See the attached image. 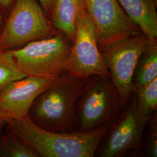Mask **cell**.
Segmentation results:
<instances>
[{
	"mask_svg": "<svg viewBox=\"0 0 157 157\" xmlns=\"http://www.w3.org/2000/svg\"><path fill=\"white\" fill-rule=\"evenodd\" d=\"M54 80L26 76L12 82L0 93V108L8 119L28 116L36 98Z\"/></svg>",
	"mask_w": 157,
	"mask_h": 157,
	"instance_id": "30bf717a",
	"label": "cell"
},
{
	"mask_svg": "<svg viewBox=\"0 0 157 157\" xmlns=\"http://www.w3.org/2000/svg\"><path fill=\"white\" fill-rule=\"evenodd\" d=\"M149 122L151 123L147 145V152L149 156L157 157V113L150 117Z\"/></svg>",
	"mask_w": 157,
	"mask_h": 157,
	"instance_id": "e0dca14e",
	"label": "cell"
},
{
	"mask_svg": "<svg viewBox=\"0 0 157 157\" xmlns=\"http://www.w3.org/2000/svg\"><path fill=\"white\" fill-rule=\"evenodd\" d=\"M151 40L144 34L129 36L101 50L105 67L118 91L122 108L126 107L135 93L132 79L137 62Z\"/></svg>",
	"mask_w": 157,
	"mask_h": 157,
	"instance_id": "52a82bcc",
	"label": "cell"
},
{
	"mask_svg": "<svg viewBox=\"0 0 157 157\" xmlns=\"http://www.w3.org/2000/svg\"><path fill=\"white\" fill-rule=\"evenodd\" d=\"M58 33L38 0H17L6 17L0 36V50H15Z\"/></svg>",
	"mask_w": 157,
	"mask_h": 157,
	"instance_id": "277c9868",
	"label": "cell"
},
{
	"mask_svg": "<svg viewBox=\"0 0 157 157\" xmlns=\"http://www.w3.org/2000/svg\"><path fill=\"white\" fill-rule=\"evenodd\" d=\"M130 20L151 41L157 40L156 0H117Z\"/></svg>",
	"mask_w": 157,
	"mask_h": 157,
	"instance_id": "8fae6325",
	"label": "cell"
},
{
	"mask_svg": "<svg viewBox=\"0 0 157 157\" xmlns=\"http://www.w3.org/2000/svg\"><path fill=\"white\" fill-rule=\"evenodd\" d=\"M38 1H39L40 5L41 6L43 9L44 10V11H45L46 14L48 16L53 0H38Z\"/></svg>",
	"mask_w": 157,
	"mask_h": 157,
	"instance_id": "d6986e66",
	"label": "cell"
},
{
	"mask_svg": "<svg viewBox=\"0 0 157 157\" xmlns=\"http://www.w3.org/2000/svg\"><path fill=\"white\" fill-rule=\"evenodd\" d=\"M121 108L119 94L111 78L91 76L85 80L77 103L79 130L88 132L112 122L118 117Z\"/></svg>",
	"mask_w": 157,
	"mask_h": 157,
	"instance_id": "5b68a950",
	"label": "cell"
},
{
	"mask_svg": "<svg viewBox=\"0 0 157 157\" xmlns=\"http://www.w3.org/2000/svg\"><path fill=\"white\" fill-rule=\"evenodd\" d=\"M156 78H157V40L151 41L146 46L137 62L132 79L135 92Z\"/></svg>",
	"mask_w": 157,
	"mask_h": 157,
	"instance_id": "4fadbf2b",
	"label": "cell"
},
{
	"mask_svg": "<svg viewBox=\"0 0 157 157\" xmlns=\"http://www.w3.org/2000/svg\"><path fill=\"white\" fill-rule=\"evenodd\" d=\"M111 122L88 132H53L36 125L28 116L8 119L5 128L36 152L39 157H92L101 144Z\"/></svg>",
	"mask_w": 157,
	"mask_h": 157,
	"instance_id": "6da1fadb",
	"label": "cell"
},
{
	"mask_svg": "<svg viewBox=\"0 0 157 157\" xmlns=\"http://www.w3.org/2000/svg\"><path fill=\"white\" fill-rule=\"evenodd\" d=\"M84 84V80L67 72L62 74L37 96L30 109L29 118L36 125L48 131H78L76 106Z\"/></svg>",
	"mask_w": 157,
	"mask_h": 157,
	"instance_id": "7a4b0ae2",
	"label": "cell"
},
{
	"mask_svg": "<svg viewBox=\"0 0 157 157\" xmlns=\"http://www.w3.org/2000/svg\"><path fill=\"white\" fill-rule=\"evenodd\" d=\"M95 26L101 51L118 40L143 33L132 22L117 0H84Z\"/></svg>",
	"mask_w": 157,
	"mask_h": 157,
	"instance_id": "ba28073f",
	"label": "cell"
},
{
	"mask_svg": "<svg viewBox=\"0 0 157 157\" xmlns=\"http://www.w3.org/2000/svg\"><path fill=\"white\" fill-rule=\"evenodd\" d=\"M84 0H53L48 17L55 28L73 43L78 10Z\"/></svg>",
	"mask_w": 157,
	"mask_h": 157,
	"instance_id": "7c38bea8",
	"label": "cell"
},
{
	"mask_svg": "<svg viewBox=\"0 0 157 157\" xmlns=\"http://www.w3.org/2000/svg\"><path fill=\"white\" fill-rule=\"evenodd\" d=\"M17 0H0V11L6 17L11 11Z\"/></svg>",
	"mask_w": 157,
	"mask_h": 157,
	"instance_id": "ac0fdd59",
	"label": "cell"
},
{
	"mask_svg": "<svg viewBox=\"0 0 157 157\" xmlns=\"http://www.w3.org/2000/svg\"><path fill=\"white\" fill-rule=\"evenodd\" d=\"M136 104L143 116H151L157 107V78L136 90Z\"/></svg>",
	"mask_w": 157,
	"mask_h": 157,
	"instance_id": "9a60e30c",
	"label": "cell"
},
{
	"mask_svg": "<svg viewBox=\"0 0 157 157\" xmlns=\"http://www.w3.org/2000/svg\"><path fill=\"white\" fill-rule=\"evenodd\" d=\"M25 76L10 54L0 50V93L12 82Z\"/></svg>",
	"mask_w": 157,
	"mask_h": 157,
	"instance_id": "2e32d148",
	"label": "cell"
},
{
	"mask_svg": "<svg viewBox=\"0 0 157 157\" xmlns=\"http://www.w3.org/2000/svg\"><path fill=\"white\" fill-rule=\"evenodd\" d=\"M114 122L104 137L100 148L102 157H122L131 150L139 151L142 137L151 116L139 112L136 98Z\"/></svg>",
	"mask_w": 157,
	"mask_h": 157,
	"instance_id": "9c48e42d",
	"label": "cell"
},
{
	"mask_svg": "<svg viewBox=\"0 0 157 157\" xmlns=\"http://www.w3.org/2000/svg\"><path fill=\"white\" fill-rule=\"evenodd\" d=\"M0 157H39L28 145L6 132L0 135Z\"/></svg>",
	"mask_w": 157,
	"mask_h": 157,
	"instance_id": "5bb4252c",
	"label": "cell"
},
{
	"mask_svg": "<svg viewBox=\"0 0 157 157\" xmlns=\"http://www.w3.org/2000/svg\"><path fill=\"white\" fill-rule=\"evenodd\" d=\"M8 119V118L6 117V115L0 108V135H1V132L2 129L5 128Z\"/></svg>",
	"mask_w": 157,
	"mask_h": 157,
	"instance_id": "ffe728a7",
	"label": "cell"
},
{
	"mask_svg": "<svg viewBox=\"0 0 157 157\" xmlns=\"http://www.w3.org/2000/svg\"><path fill=\"white\" fill-rule=\"evenodd\" d=\"M75 36L67 63V72L86 80L91 76L111 77L100 50L95 26L83 1L76 21Z\"/></svg>",
	"mask_w": 157,
	"mask_h": 157,
	"instance_id": "8992f818",
	"label": "cell"
},
{
	"mask_svg": "<svg viewBox=\"0 0 157 157\" xmlns=\"http://www.w3.org/2000/svg\"><path fill=\"white\" fill-rule=\"evenodd\" d=\"M6 21V17L2 14V13L0 11V36L2 32V29L4 26V23Z\"/></svg>",
	"mask_w": 157,
	"mask_h": 157,
	"instance_id": "44dd1931",
	"label": "cell"
},
{
	"mask_svg": "<svg viewBox=\"0 0 157 157\" xmlns=\"http://www.w3.org/2000/svg\"><path fill=\"white\" fill-rule=\"evenodd\" d=\"M72 44L65 35L59 32L52 37L6 52L25 76L56 79L67 72Z\"/></svg>",
	"mask_w": 157,
	"mask_h": 157,
	"instance_id": "3957f363",
	"label": "cell"
}]
</instances>
